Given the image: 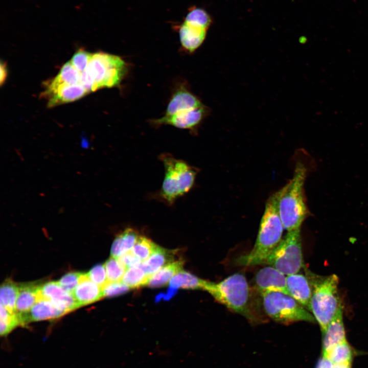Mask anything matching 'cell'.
<instances>
[{"label": "cell", "mask_w": 368, "mask_h": 368, "mask_svg": "<svg viewBox=\"0 0 368 368\" xmlns=\"http://www.w3.org/2000/svg\"><path fill=\"white\" fill-rule=\"evenodd\" d=\"M284 229L274 193L266 201L253 248L248 253L237 258V264L246 266L262 265L281 242Z\"/></svg>", "instance_id": "6da1fadb"}, {"label": "cell", "mask_w": 368, "mask_h": 368, "mask_svg": "<svg viewBox=\"0 0 368 368\" xmlns=\"http://www.w3.org/2000/svg\"><path fill=\"white\" fill-rule=\"evenodd\" d=\"M306 176L305 165L300 162L296 163L292 178L275 192L280 217L287 232L301 228L308 216L304 188Z\"/></svg>", "instance_id": "7a4b0ae2"}, {"label": "cell", "mask_w": 368, "mask_h": 368, "mask_svg": "<svg viewBox=\"0 0 368 368\" xmlns=\"http://www.w3.org/2000/svg\"><path fill=\"white\" fill-rule=\"evenodd\" d=\"M204 290L218 302L250 322L259 320L251 306L249 287L243 274L235 273L218 283L208 281Z\"/></svg>", "instance_id": "3957f363"}, {"label": "cell", "mask_w": 368, "mask_h": 368, "mask_svg": "<svg viewBox=\"0 0 368 368\" xmlns=\"http://www.w3.org/2000/svg\"><path fill=\"white\" fill-rule=\"evenodd\" d=\"M127 65L120 57L104 52L93 54L79 83L89 93L104 87L118 86L126 76Z\"/></svg>", "instance_id": "277c9868"}, {"label": "cell", "mask_w": 368, "mask_h": 368, "mask_svg": "<svg viewBox=\"0 0 368 368\" xmlns=\"http://www.w3.org/2000/svg\"><path fill=\"white\" fill-rule=\"evenodd\" d=\"M310 280L312 293L310 312L318 323L323 334L341 306L338 293V277L335 274Z\"/></svg>", "instance_id": "5b68a950"}, {"label": "cell", "mask_w": 368, "mask_h": 368, "mask_svg": "<svg viewBox=\"0 0 368 368\" xmlns=\"http://www.w3.org/2000/svg\"><path fill=\"white\" fill-rule=\"evenodd\" d=\"M165 168L160 197L169 204L183 196L192 188L197 173L196 169L168 153L159 156Z\"/></svg>", "instance_id": "8992f818"}, {"label": "cell", "mask_w": 368, "mask_h": 368, "mask_svg": "<svg viewBox=\"0 0 368 368\" xmlns=\"http://www.w3.org/2000/svg\"><path fill=\"white\" fill-rule=\"evenodd\" d=\"M261 295L264 312L276 322L287 325L301 321H316L310 311L288 294L272 291Z\"/></svg>", "instance_id": "52a82bcc"}, {"label": "cell", "mask_w": 368, "mask_h": 368, "mask_svg": "<svg viewBox=\"0 0 368 368\" xmlns=\"http://www.w3.org/2000/svg\"><path fill=\"white\" fill-rule=\"evenodd\" d=\"M262 265L272 266L286 275L298 273L304 266L301 228L287 232Z\"/></svg>", "instance_id": "ba28073f"}, {"label": "cell", "mask_w": 368, "mask_h": 368, "mask_svg": "<svg viewBox=\"0 0 368 368\" xmlns=\"http://www.w3.org/2000/svg\"><path fill=\"white\" fill-rule=\"evenodd\" d=\"M40 298L51 301L67 313L80 307L73 295L63 289L58 282H49L41 285L38 300Z\"/></svg>", "instance_id": "9c48e42d"}, {"label": "cell", "mask_w": 368, "mask_h": 368, "mask_svg": "<svg viewBox=\"0 0 368 368\" xmlns=\"http://www.w3.org/2000/svg\"><path fill=\"white\" fill-rule=\"evenodd\" d=\"M254 283L256 289L260 293L275 291L289 294L286 275L270 266L263 267L257 272Z\"/></svg>", "instance_id": "30bf717a"}, {"label": "cell", "mask_w": 368, "mask_h": 368, "mask_svg": "<svg viewBox=\"0 0 368 368\" xmlns=\"http://www.w3.org/2000/svg\"><path fill=\"white\" fill-rule=\"evenodd\" d=\"M66 313V311L57 307L51 301L40 298L27 312L16 314L18 316L20 326L25 327L34 321L58 318Z\"/></svg>", "instance_id": "8fae6325"}, {"label": "cell", "mask_w": 368, "mask_h": 368, "mask_svg": "<svg viewBox=\"0 0 368 368\" xmlns=\"http://www.w3.org/2000/svg\"><path fill=\"white\" fill-rule=\"evenodd\" d=\"M205 107L192 108L178 112L169 117H163L153 121L156 125H170L187 129H193L197 126L206 114Z\"/></svg>", "instance_id": "7c38bea8"}, {"label": "cell", "mask_w": 368, "mask_h": 368, "mask_svg": "<svg viewBox=\"0 0 368 368\" xmlns=\"http://www.w3.org/2000/svg\"><path fill=\"white\" fill-rule=\"evenodd\" d=\"M178 30L180 44L186 51L193 53L203 42L207 29L185 20L175 26Z\"/></svg>", "instance_id": "4fadbf2b"}, {"label": "cell", "mask_w": 368, "mask_h": 368, "mask_svg": "<svg viewBox=\"0 0 368 368\" xmlns=\"http://www.w3.org/2000/svg\"><path fill=\"white\" fill-rule=\"evenodd\" d=\"M286 286L289 294L310 311L312 288L309 278L298 273L286 275Z\"/></svg>", "instance_id": "5bb4252c"}, {"label": "cell", "mask_w": 368, "mask_h": 368, "mask_svg": "<svg viewBox=\"0 0 368 368\" xmlns=\"http://www.w3.org/2000/svg\"><path fill=\"white\" fill-rule=\"evenodd\" d=\"M88 93L86 89L79 83L61 85L51 92L42 93L41 95L48 99V106L52 107L74 101Z\"/></svg>", "instance_id": "9a60e30c"}, {"label": "cell", "mask_w": 368, "mask_h": 368, "mask_svg": "<svg viewBox=\"0 0 368 368\" xmlns=\"http://www.w3.org/2000/svg\"><path fill=\"white\" fill-rule=\"evenodd\" d=\"M203 106L196 96L181 86L172 96L164 117H169L181 111Z\"/></svg>", "instance_id": "2e32d148"}, {"label": "cell", "mask_w": 368, "mask_h": 368, "mask_svg": "<svg viewBox=\"0 0 368 368\" xmlns=\"http://www.w3.org/2000/svg\"><path fill=\"white\" fill-rule=\"evenodd\" d=\"M72 294L80 307L94 303L104 297L102 287L91 281L87 273H82Z\"/></svg>", "instance_id": "e0dca14e"}, {"label": "cell", "mask_w": 368, "mask_h": 368, "mask_svg": "<svg viewBox=\"0 0 368 368\" xmlns=\"http://www.w3.org/2000/svg\"><path fill=\"white\" fill-rule=\"evenodd\" d=\"M341 306L323 334L322 354L328 353L337 344L347 340Z\"/></svg>", "instance_id": "ac0fdd59"}, {"label": "cell", "mask_w": 368, "mask_h": 368, "mask_svg": "<svg viewBox=\"0 0 368 368\" xmlns=\"http://www.w3.org/2000/svg\"><path fill=\"white\" fill-rule=\"evenodd\" d=\"M16 302L15 311L17 314L29 311L38 300L41 285L35 283H21Z\"/></svg>", "instance_id": "d6986e66"}, {"label": "cell", "mask_w": 368, "mask_h": 368, "mask_svg": "<svg viewBox=\"0 0 368 368\" xmlns=\"http://www.w3.org/2000/svg\"><path fill=\"white\" fill-rule=\"evenodd\" d=\"M173 254L158 246L154 252L140 265L145 273L150 277L165 265L172 262Z\"/></svg>", "instance_id": "ffe728a7"}, {"label": "cell", "mask_w": 368, "mask_h": 368, "mask_svg": "<svg viewBox=\"0 0 368 368\" xmlns=\"http://www.w3.org/2000/svg\"><path fill=\"white\" fill-rule=\"evenodd\" d=\"M80 75L81 73L69 61L62 66L57 76L48 83L43 93L51 92L61 85L79 84Z\"/></svg>", "instance_id": "44dd1931"}, {"label": "cell", "mask_w": 368, "mask_h": 368, "mask_svg": "<svg viewBox=\"0 0 368 368\" xmlns=\"http://www.w3.org/2000/svg\"><path fill=\"white\" fill-rule=\"evenodd\" d=\"M183 262L178 260L169 263L149 277L147 285L160 287L166 285L176 274L182 270Z\"/></svg>", "instance_id": "7402d4cb"}, {"label": "cell", "mask_w": 368, "mask_h": 368, "mask_svg": "<svg viewBox=\"0 0 368 368\" xmlns=\"http://www.w3.org/2000/svg\"><path fill=\"white\" fill-rule=\"evenodd\" d=\"M139 235V233L134 229H125L114 239L111 247V256L118 259L130 250Z\"/></svg>", "instance_id": "603a6c76"}, {"label": "cell", "mask_w": 368, "mask_h": 368, "mask_svg": "<svg viewBox=\"0 0 368 368\" xmlns=\"http://www.w3.org/2000/svg\"><path fill=\"white\" fill-rule=\"evenodd\" d=\"M207 283L208 281L201 279L182 270L170 281L169 286L170 290L173 291L178 288L204 290Z\"/></svg>", "instance_id": "cb8c5ba5"}, {"label": "cell", "mask_w": 368, "mask_h": 368, "mask_svg": "<svg viewBox=\"0 0 368 368\" xmlns=\"http://www.w3.org/2000/svg\"><path fill=\"white\" fill-rule=\"evenodd\" d=\"M19 292V285L10 279L6 280L1 286V304L12 312H16L15 305Z\"/></svg>", "instance_id": "d4e9b609"}, {"label": "cell", "mask_w": 368, "mask_h": 368, "mask_svg": "<svg viewBox=\"0 0 368 368\" xmlns=\"http://www.w3.org/2000/svg\"><path fill=\"white\" fill-rule=\"evenodd\" d=\"M322 355L327 357L333 364L352 363L353 352L346 340L335 346L328 353Z\"/></svg>", "instance_id": "484cf974"}, {"label": "cell", "mask_w": 368, "mask_h": 368, "mask_svg": "<svg viewBox=\"0 0 368 368\" xmlns=\"http://www.w3.org/2000/svg\"><path fill=\"white\" fill-rule=\"evenodd\" d=\"M149 277L142 269L140 266L127 269L122 279L121 282L129 288H136L147 285Z\"/></svg>", "instance_id": "4316f807"}, {"label": "cell", "mask_w": 368, "mask_h": 368, "mask_svg": "<svg viewBox=\"0 0 368 368\" xmlns=\"http://www.w3.org/2000/svg\"><path fill=\"white\" fill-rule=\"evenodd\" d=\"M0 308L1 335L6 336L15 328L20 326V320L16 312L11 311L2 304Z\"/></svg>", "instance_id": "83f0119b"}, {"label": "cell", "mask_w": 368, "mask_h": 368, "mask_svg": "<svg viewBox=\"0 0 368 368\" xmlns=\"http://www.w3.org/2000/svg\"><path fill=\"white\" fill-rule=\"evenodd\" d=\"M157 246L150 239L139 234L131 251L143 262L154 252Z\"/></svg>", "instance_id": "f1b7e54d"}, {"label": "cell", "mask_w": 368, "mask_h": 368, "mask_svg": "<svg viewBox=\"0 0 368 368\" xmlns=\"http://www.w3.org/2000/svg\"><path fill=\"white\" fill-rule=\"evenodd\" d=\"M108 282L121 281L126 268L118 259L111 256L104 264Z\"/></svg>", "instance_id": "f546056e"}, {"label": "cell", "mask_w": 368, "mask_h": 368, "mask_svg": "<svg viewBox=\"0 0 368 368\" xmlns=\"http://www.w3.org/2000/svg\"><path fill=\"white\" fill-rule=\"evenodd\" d=\"M184 20L196 24L207 29L212 23V19L204 9L196 7H191Z\"/></svg>", "instance_id": "4dcf8cb0"}, {"label": "cell", "mask_w": 368, "mask_h": 368, "mask_svg": "<svg viewBox=\"0 0 368 368\" xmlns=\"http://www.w3.org/2000/svg\"><path fill=\"white\" fill-rule=\"evenodd\" d=\"M92 55L93 54L80 49L75 53L70 61L75 68L81 73L86 68Z\"/></svg>", "instance_id": "1f68e13d"}, {"label": "cell", "mask_w": 368, "mask_h": 368, "mask_svg": "<svg viewBox=\"0 0 368 368\" xmlns=\"http://www.w3.org/2000/svg\"><path fill=\"white\" fill-rule=\"evenodd\" d=\"M82 272H72L65 274L58 281L60 286L66 291L73 294L78 286Z\"/></svg>", "instance_id": "d6a6232c"}, {"label": "cell", "mask_w": 368, "mask_h": 368, "mask_svg": "<svg viewBox=\"0 0 368 368\" xmlns=\"http://www.w3.org/2000/svg\"><path fill=\"white\" fill-rule=\"evenodd\" d=\"M88 278L101 287L104 286L107 282L106 271L104 264H97L94 266L87 273Z\"/></svg>", "instance_id": "836d02e7"}, {"label": "cell", "mask_w": 368, "mask_h": 368, "mask_svg": "<svg viewBox=\"0 0 368 368\" xmlns=\"http://www.w3.org/2000/svg\"><path fill=\"white\" fill-rule=\"evenodd\" d=\"M102 289L104 297H111L126 292L129 288L121 281L108 282L102 287Z\"/></svg>", "instance_id": "e575fe53"}, {"label": "cell", "mask_w": 368, "mask_h": 368, "mask_svg": "<svg viewBox=\"0 0 368 368\" xmlns=\"http://www.w3.org/2000/svg\"><path fill=\"white\" fill-rule=\"evenodd\" d=\"M119 261L127 270L130 268L139 266L142 261L130 250L118 258Z\"/></svg>", "instance_id": "d590c367"}, {"label": "cell", "mask_w": 368, "mask_h": 368, "mask_svg": "<svg viewBox=\"0 0 368 368\" xmlns=\"http://www.w3.org/2000/svg\"><path fill=\"white\" fill-rule=\"evenodd\" d=\"M333 362L327 357L322 355L316 368H333Z\"/></svg>", "instance_id": "8d00e7d4"}, {"label": "cell", "mask_w": 368, "mask_h": 368, "mask_svg": "<svg viewBox=\"0 0 368 368\" xmlns=\"http://www.w3.org/2000/svg\"><path fill=\"white\" fill-rule=\"evenodd\" d=\"M8 75L6 63L1 62L0 64V85L2 86L5 82Z\"/></svg>", "instance_id": "74e56055"}, {"label": "cell", "mask_w": 368, "mask_h": 368, "mask_svg": "<svg viewBox=\"0 0 368 368\" xmlns=\"http://www.w3.org/2000/svg\"><path fill=\"white\" fill-rule=\"evenodd\" d=\"M333 368H352V363L334 364Z\"/></svg>", "instance_id": "f35d334b"}]
</instances>
